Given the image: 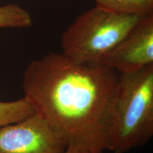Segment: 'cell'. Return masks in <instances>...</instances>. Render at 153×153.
<instances>
[{
    "instance_id": "obj_9",
    "label": "cell",
    "mask_w": 153,
    "mask_h": 153,
    "mask_svg": "<svg viewBox=\"0 0 153 153\" xmlns=\"http://www.w3.org/2000/svg\"><path fill=\"white\" fill-rule=\"evenodd\" d=\"M63 153H103V152H95V151L87 150V149H83V148L68 147V148L66 149V150Z\"/></svg>"
},
{
    "instance_id": "obj_6",
    "label": "cell",
    "mask_w": 153,
    "mask_h": 153,
    "mask_svg": "<svg viewBox=\"0 0 153 153\" xmlns=\"http://www.w3.org/2000/svg\"><path fill=\"white\" fill-rule=\"evenodd\" d=\"M97 7L116 14L144 17L153 14V0H95Z\"/></svg>"
},
{
    "instance_id": "obj_4",
    "label": "cell",
    "mask_w": 153,
    "mask_h": 153,
    "mask_svg": "<svg viewBox=\"0 0 153 153\" xmlns=\"http://www.w3.org/2000/svg\"><path fill=\"white\" fill-rule=\"evenodd\" d=\"M67 148L64 137L36 113L0 128V153H63Z\"/></svg>"
},
{
    "instance_id": "obj_8",
    "label": "cell",
    "mask_w": 153,
    "mask_h": 153,
    "mask_svg": "<svg viewBox=\"0 0 153 153\" xmlns=\"http://www.w3.org/2000/svg\"><path fill=\"white\" fill-rule=\"evenodd\" d=\"M33 24L31 15L15 4L0 7V28H28Z\"/></svg>"
},
{
    "instance_id": "obj_7",
    "label": "cell",
    "mask_w": 153,
    "mask_h": 153,
    "mask_svg": "<svg viewBox=\"0 0 153 153\" xmlns=\"http://www.w3.org/2000/svg\"><path fill=\"white\" fill-rule=\"evenodd\" d=\"M34 113L31 105L24 97L12 101H0V128L18 122Z\"/></svg>"
},
{
    "instance_id": "obj_3",
    "label": "cell",
    "mask_w": 153,
    "mask_h": 153,
    "mask_svg": "<svg viewBox=\"0 0 153 153\" xmlns=\"http://www.w3.org/2000/svg\"><path fill=\"white\" fill-rule=\"evenodd\" d=\"M140 18L96 6L76 17L61 36L65 56L81 64L99 65Z\"/></svg>"
},
{
    "instance_id": "obj_1",
    "label": "cell",
    "mask_w": 153,
    "mask_h": 153,
    "mask_svg": "<svg viewBox=\"0 0 153 153\" xmlns=\"http://www.w3.org/2000/svg\"><path fill=\"white\" fill-rule=\"evenodd\" d=\"M119 73L102 64L74 62L51 53L33 60L23 76L24 97L64 137L68 147L108 150L113 101Z\"/></svg>"
},
{
    "instance_id": "obj_2",
    "label": "cell",
    "mask_w": 153,
    "mask_h": 153,
    "mask_svg": "<svg viewBox=\"0 0 153 153\" xmlns=\"http://www.w3.org/2000/svg\"><path fill=\"white\" fill-rule=\"evenodd\" d=\"M153 135V64L119 74L111 108L108 150L126 153Z\"/></svg>"
},
{
    "instance_id": "obj_5",
    "label": "cell",
    "mask_w": 153,
    "mask_h": 153,
    "mask_svg": "<svg viewBox=\"0 0 153 153\" xmlns=\"http://www.w3.org/2000/svg\"><path fill=\"white\" fill-rule=\"evenodd\" d=\"M119 74L153 64V14L141 17L101 62Z\"/></svg>"
}]
</instances>
